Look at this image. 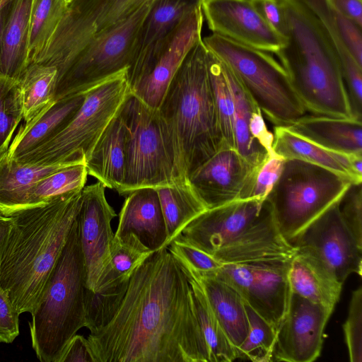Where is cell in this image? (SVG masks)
Segmentation results:
<instances>
[{
    "mask_svg": "<svg viewBox=\"0 0 362 362\" xmlns=\"http://www.w3.org/2000/svg\"><path fill=\"white\" fill-rule=\"evenodd\" d=\"M361 122L355 119L304 115L285 127L329 151L362 156Z\"/></svg>",
    "mask_w": 362,
    "mask_h": 362,
    "instance_id": "cb8c5ba5",
    "label": "cell"
},
{
    "mask_svg": "<svg viewBox=\"0 0 362 362\" xmlns=\"http://www.w3.org/2000/svg\"><path fill=\"white\" fill-rule=\"evenodd\" d=\"M199 1H201L202 0H199Z\"/></svg>",
    "mask_w": 362,
    "mask_h": 362,
    "instance_id": "11a10c76",
    "label": "cell"
},
{
    "mask_svg": "<svg viewBox=\"0 0 362 362\" xmlns=\"http://www.w3.org/2000/svg\"><path fill=\"white\" fill-rule=\"evenodd\" d=\"M249 329L243 343L237 349L238 358L254 362H269L273 358L276 332L245 302Z\"/></svg>",
    "mask_w": 362,
    "mask_h": 362,
    "instance_id": "f35d334b",
    "label": "cell"
},
{
    "mask_svg": "<svg viewBox=\"0 0 362 362\" xmlns=\"http://www.w3.org/2000/svg\"><path fill=\"white\" fill-rule=\"evenodd\" d=\"M156 0H148L128 18L89 41L57 74L54 100L81 94L127 71L139 33Z\"/></svg>",
    "mask_w": 362,
    "mask_h": 362,
    "instance_id": "30bf717a",
    "label": "cell"
},
{
    "mask_svg": "<svg viewBox=\"0 0 362 362\" xmlns=\"http://www.w3.org/2000/svg\"><path fill=\"white\" fill-rule=\"evenodd\" d=\"M249 127L251 135L268 152L269 156L276 155L272 148L274 134L268 130L259 108L252 112Z\"/></svg>",
    "mask_w": 362,
    "mask_h": 362,
    "instance_id": "f907efd6",
    "label": "cell"
},
{
    "mask_svg": "<svg viewBox=\"0 0 362 362\" xmlns=\"http://www.w3.org/2000/svg\"><path fill=\"white\" fill-rule=\"evenodd\" d=\"M202 38L172 79L158 107L175 141L187 178L226 146L221 133Z\"/></svg>",
    "mask_w": 362,
    "mask_h": 362,
    "instance_id": "277c9868",
    "label": "cell"
},
{
    "mask_svg": "<svg viewBox=\"0 0 362 362\" xmlns=\"http://www.w3.org/2000/svg\"><path fill=\"white\" fill-rule=\"evenodd\" d=\"M60 163L49 165L23 164L8 156H0V210L9 215L24 209L27 195L42 177L70 165Z\"/></svg>",
    "mask_w": 362,
    "mask_h": 362,
    "instance_id": "f546056e",
    "label": "cell"
},
{
    "mask_svg": "<svg viewBox=\"0 0 362 362\" xmlns=\"http://www.w3.org/2000/svg\"><path fill=\"white\" fill-rule=\"evenodd\" d=\"M167 247L181 267L199 274L214 273L223 265L212 255L177 238Z\"/></svg>",
    "mask_w": 362,
    "mask_h": 362,
    "instance_id": "7bdbcfd3",
    "label": "cell"
},
{
    "mask_svg": "<svg viewBox=\"0 0 362 362\" xmlns=\"http://www.w3.org/2000/svg\"><path fill=\"white\" fill-rule=\"evenodd\" d=\"M72 1L32 0L28 53L29 64L45 47Z\"/></svg>",
    "mask_w": 362,
    "mask_h": 362,
    "instance_id": "d590c367",
    "label": "cell"
},
{
    "mask_svg": "<svg viewBox=\"0 0 362 362\" xmlns=\"http://www.w3.org/2000/svg\"><path fill=\"white\" fill-rule=\"evenodd\" d=\"M84 100V93L54 100L40 115L19 128L7 151L16 160L57 135L71 120Z\"/></svg>",
    "mask_w": 362,
    "mask_h": 362,
    "instance_id": "d4e9b609",
    "label": "cell"
},
{
    "mask_svg": "<svg viewBox=\"0 0 362 362\" xmlns=\"http://www.w3.org/2000/svg\"><path fill=\"white\" fill-rule=\"evenodd\" d=\"M12 223L11 216L5 214L0 210V265Z\"/></svg>",
    "mask_w": 362,
    "mask_h": 362,
    "instance_id": "f5cc1de1",
    "label": "cell"
},
{
    "mask_svg": "<svg viewBox=\"0 0 362 362\" xmlns=\"http://www.w3.org/2000/svg\"><path fill=\"white\" fill-rule=\"evenodd\" d=\"M257 168L235 148L224 146L192 171L187 180L206 208L210 209L250 199Z\"/></svg>",
    "mask_w": 362,
    "mask_h": 362,
    "instance_id": "5bb4252c",
    "label": "cell"
},
{
    "mask_svg": "<svg viewBox=\"0 0 362 362\" xmlns=\"http://www.w3.org/2000/svg\"><path fill=\"white\" fill-rule=\"evenodd\" d=\"M273 151L285 159L296 158L316 164L349 178L352 183L362 182L353 167L355 155L349 156L329 151L289 131L283 126H274Z\"/></svg>",
    "mask_w": 362,
    "mask_h": 362,
    "instance_id": "83f0119b",
    "label": "cell"
},
{
    "mask_svg": "<svg viewBox=\"0 0 362 362\" xmlns=\"http://www.w3.org/2000/svg\"><path fill=\"white\" fill-rule=\"evenodd\" d=\"M182 269L194 274L201 282L216 318L237 351L249 329L243 298L233 288L214 276Z\"/></svg>",
    "mask_w": 362,
    "mask_h": 362,
    "instance_id": "f1b7e54d",
    "label": "cell"
},
{
    "mask_svg": "<svg viewBox=\"0 0 362 362\" xmlns=\"http://www.w3.org/2000/svg\"><path fill=\"white\" fill-rule=\"evenodd\" d=\"M351 362L362 361V288L352 292L347 318L343 325Z\"/></svg>",
    "mask_w": 362,
    "mask_h": 362,
    "instance_id": "ee69618b",
    "label": "cell"
},
{
    "mask_svg": "<svg viewBox=\"0 0 362 362\" xmlns=\"http://www.w3.org/2000/svg\"><path fill=\"white\" fill-rule=\"evenodd\" d=\"M296 252V247L281 234L271 208L264 200L257 218L212 256L226 264L269 256L293 257Z\"/></svg>",
    "mask_w": 362,
    "mask_h": 362,
    "instance_id": "44dd1931",
    "label": "cell"
},
{
    "mask_svg": "<svg viewBox=\"0 0 362 362\" xmlns=\"http://www.w3.org/2000/svg\"><path fill=\"white\" fill-rule=\"evenodd\" d=\"M264 202L257 198L239 199L206 209L191 221L176 238L212 255L257 218Z\"/></svg>",
    "mask_w": 362,
    "mask_h": 362,
    "instance_id": "d6986e66",
    "label": "cell"
},
{
    "mask_svg": "<svg viewBox=\"0 0 362 362\" xmlns=\"http://www.w3.org/2000/svg\"><path fill=\"white\" fill-rule=\"evenodd\" d=\"M133 233L153 252L165 247L167 233L157 192L143 187L127 194L115 236Z\"/></svg>",
    "mask_w": 362,
    "mask_h": 362,
    "instance_id": "7402d4cb",
    "label": "cell"
},
{
    "mask_svg": "<svg viewBox=\"0 0 362 362\" xmlns=\"http://www.w3.org/2000/svg\"><path fill=\"white\" fill-rule=\"evenodd\" d=\"M148 0H73L45 47L33 63L57 74L93 37L119 23Z\"/></svg>",
    "mask_w": 362,
    "mask_h": 362,
    "instance_id": "8fae6325",
    "label": "cell"
},
{
    "mask_svg": "<svg viewBox=\"0 0 362 362\" xmlns=\"http://www.w3.org/2000/svg\"><path fill=\"white\" fill-rule=\"evenodd\" d=\"M291 292L333 311L343 284L313 256L296 250L288 271Z\"/></svg>",
    "mask_w": 362,
    "mask_h": 362,
    "instance_id": "4316f807",
    "label": "cell"
},
{
    "mask_svg": "<svg viewBox=\"0 0 362 362\" xmlns=\"http://www.w3.org/2000/svg\"><path fill=\"white\" fill-rule=\"evenodd\" d=\"M23 114L19 82L0 77V156L8 151Z\"/></svg>",
    "mask_w": 362,
    "mask_h": 362,
    "instance_id": "60d3db41",
    "label": "cell"
},
{
    "mask_svg": "<svg viewBox=\"0 0 362 362\" xmlns=\"http://www.w3.org/2000/svg\"><path fill=\"white\" fill-rule=\"evenodd\" d=\"M280 1L286 41L276 54L306 111L354 119L338 55L322 23L300 0Z\"/></svg>",
    "mask_w": 362,
    "mask_h": 362,
    "instance_id": "3957f363",
    "label": "cell"
},
{
    "mask_svg": "<svg viewBox=\"0 0 362 362\" xmlns=\"http://www.w3.org/2000/svg\"><path fill=\"white\" fill-rule=\"evenodd\" d=\"M160 202L167 233V247L194 218L207 209L188 182L155 188Z\"/></svg>",
    "mask_w": 362,
    "mask_h": 362,
    "instance_id": "4dcf8cb0",
    "label": "cell"
},
{
    "mask_svg": "<svg viewBox=\"0 0 362 362\" xmlns=\"http://www.w3.org/2000/svg\"><path fill=\"white\" fill-rule=\"evenodd\" d=\"M293 257L269 256L223 264L211 274L233 288L276 332L285 316L291 290L288 271Z\"/></svg>",
    "mask_w": 362,
    "mask_h": 362,
    "instance_id": "7c38bea8",
    "label": "cell"
},
{
    "mask_svg": "<svg viewBox=\"0 0 362 362\" xmlns=\"http://www.w3.org/2000/svg\"><path fill=\"white\" fill-rule=\"evenodd\" d=\"M88 175L85 163H78L42 177L29 191L24 209L42 204L59 194L83 188Z\"/></svg>",
    "mask_w": 362,
    "mask_h": 362,
    "instance_id": "74e56055",
    "label": "cell"
},
{
    "mask_svg": "<svg viewBox=\"0 0 362 362\" xmlns=\"http://www.w3.org/2000/svg\"><path fill=\"white\" fill-rule=\"evenodd\" d=\"M199 0H156L139 33L127 71L132 86L165 49L180 24L199 6Z\"/></svg>",
    "mask_w": 362,
    "mask_h": 362,
    "instance_id": "ffe728a7",
    "label": "cell"
},
{
    "mask_svg": "<svg viewBox=\"0 0 362 362\" xmlns=\"http://www.w3.org/2000/svg\"><path fill=\"white\" fill-rule=\"evenodd\" d=\"M183 270L192 286L197 317L209 350L210 362H231L237 359L236 349L216 318L201 282L194 274Z\"/></svg>",
    "mask_w": 362,
    "mask_h": 362,
    "instance_id": "836d02e7",
    "label": "cell"
},
{
    "mask_svg": "<svg viewBox=\"0 0 362 362\" xmlns=\"http://www.w3.org/2000/svg\"><path fill=\"white\" fill-rule=\"evenodd\" d=\"M13 0H0V11L3 8L6 4L12 1Z\"/></svg>",
    "mask_w": 362,
    "mask_h": 362,
    "instance_id": "db71d44e",
    "label": "cell"
},
{
    "mask_svg": "<svg viewBox=\"0 0 362 362\" xmlns=\"http://www.w3.org/2000/svg\"><path fill=\"white\" fill-rule=\"evenodd\" d=\"M116 216L107 201L105 186L99 181L84 186L78 214L80 239L85 267L86 288L95 291L110 258L115 233L111 221Z\"/></svg>",
    "mask_w": 362,
    "mask_h": 362,
    "instance_id": "2e32d148",
    "label": "cell"
},
{
    "mask_svg": "<svg viewBox=\"0 0 362 362\" xmlns=\"http://www.w3.org/2000/svg\"><path fill=\"white\" fill-rule=\"evenodd\" d=\"M19 315L0 280V343H11L18 336Z\"/></svg>",
    "mask_w": 362,
    "mask_h": 362,
    "instance_id": "7dc6e473",
    "label": "cell"
},
{
    "mask_svg": "<svg viewBox=\"0 0 362 362\" xmlns=\"http://www.w3.org/2000/svg\"><path fill=\"white\" fill-rule=\"evenodd\" d=\"M119 112L127 129V160L119 194L188 182L170 130L158 110L130 94Z\"/></svg>",
    "mask_w": 362,
    "mask_h": 362,
    "instance_id": "8992f818",
    "label": "cell"
},
{
    "mask_svg": "<svg viewBox=\"0 0 362 362\" xmlns=\"http://www.w3.org/2000/svg\"><path fill=\"white\" fill-rule=\"evenodd\" d=\"M86 339L93 362H210L189 277L168 247L135 269L112 317Z\"/></svg>",
    "mask_w": 362,
    "mask_h": 362,
    "instance_id": "6da1fadb",
    "label": "cell"
},
{
    "mask_svg": "<svg viewBox=\"0 0 362 362\" xmlns=\"http://www.w3.org/2000/svg\"><path fill=\"white\" fill-rule=\"evenodd\" d=\"M338 14L362 27V0H327Z\"/></svg>",
    "mask_w": 362,
    "mask_h": 362,
    "instance_id": "816d5d0a",
    "label": "cell"
},
{
    "mask_svg": "<svg viewBox=\"0 0 362 362\" xmlns=\"http://www.w3.org/2000/svg\"><path fill=\"white\" fill-rule=\"evenodd\" d=\"M285 160L277 155L272 156L257 168L252 184L250 199L257 198L265 200L281 173Z\"/></svg>",
    "mask_w": 362,
    "mask_h": 362,
    "instance_id": "bcb514c9",
    "label": "cell"
},
{
    "mask_svg": "<svg viewBox=\"0 0 362 362\" xmlns=\"http://www.w3.org/2000/svg\"><path fill=\"white\" fill-rule=\"evenodd\" d=\"M126 160L127 129L119 111L97 140L85 165L88 175L119 193L124 180Z\"/></svg>",
    "mask_w": 362,
    "mask_h": 362,
    "instance_id": "603a6c76",
    "label": "cell"
},
{
    "mask_svg": "<svg viewBox=\"0 0 362 362\" xmlns=\"http://www.w3.org/2000/svg\"><path fill=\"white\" fill-rule=\"evenodd\" d=\"M351 183L349 178L324 167L286 159L265 201L281 234L292 244L308 225L339 202Z\"/></svg>",
    "mask_w": 362,
    "mask_h": 362,
    "instance_id": "ba28073f",
    "label": "cell"
},
{
    "mask_svg": "<svg viewBox=\"0 0 362 362\" xmlns=\"http://www.w3.org/2000/svg\"><path fill=\"white\" fill-rule=\"evenodd\" d=\"M338 203L308 225L292 244L297 251L319 260L344 284L350 274H362V245L343 221Z\"/></svg>",
    "mask_w": 362,
    "mask_h": 362,
    "instance_id": "4fadbf2b",
    "label": "cell"
},
{
    "mask_svg": "<svg viewBox=\"0 0 362 362\" xmlns=\"http://www.w3.org/2000/svg\"><path fill=\"white\" fill-rule=\"evenodd\" d=\"M57 79V70L54 66L35 63L28 66L19 82L25 123L53 104Z\"/></svg>",
    "mask_w": 362,
    "mask_h": 362,
    "instance_id": "e575fe53",
    "label": "cell"
},
{
    "mask_svg": "<svg viewBox=\"0 0 362 362\" xmlns=\"http://www.w3.org/2000/svg\"><path fill=\"white\" fill-rule=\"evenodd\" d=\"M318 18L327 32L339 57L342 76L353 79L362 74V66L352 57L343 44L339 30L343 18L333 11L327 0H300Z\"/></svg>",
    "mask_w": 362,
    "mask_h": 362,
    "instance_id": "ab89813d",
    "label": "cell"
},
{
    "mask_svg": "<svg viewBox=\"0 0 362 362\" xmlns=\"http://www.w3.org/2000/svg\"><path fill=\"white\" fill-rule=\"evenodd\" d=\"M333 311L291 293L277 331L273 358L279 361L312 362L320 356L325 325Z\"/></svg>",
    "mask_w": 362,
    "mask_h": 362,
    "instance_id": "9a60e30c",
    "label": "cell"
},
{
    "mask_svg": "<svg viewBox=\"0 0 362 362\" xmlns=\"http://www.w3.org/2000/svg\"><path fill=\"white\" fill-rule=\"evenodd\" d=\"M209 29L239 44L276 54L286 39L262 18L250 0H202Z\"/></svg>",
    "mask_w": 362,
    "mask_h": 362,
    "instance_id": "e0dca14e",
    "label": "cell"
},
{
    "mask_svg": "<svg viewBox=\"0 0 362 362\" xmlns=\"http://www.w3.org/2000/svg\"><path fill=\"white\" fill-rule=\"evenodd\" d=\"M82 189L11 214L0 280L18 313L36 306L78 214Z\"/></svg>",
    "mask_w": 362,
    "mask_h": 362,
    "instance_id": "7a4b0ae2",
    "label": "cell"
},
{
    "mask_svg": "<svg viewBox=\"0 0 362 362\" xmlns=\"http://www.w3.org/2000/svg\"><path fill=\"white\" fill-rule=\"evenodd\" d=\"M85 290L77 215L42 296L30 313L32 346L40 361L58 362L71 337L86 327Z\"/></svg>",
    "mask_w": 362,
    "mask_h": 362,
    "instance_id": "5b68a950",
    "label": "cell"
},
{
    "mask_svg": "<svg viewBox=\"0 0 362 362\" xmlns=\"http://www.w3.org/2000/svg\"><path fill=\"white\" fill-rule=\"evenodd\" d=\"M127 71L85 92L81 106L61 132L16 160L32 165L85 163L97 140L131 94Z\"/></svg>",
    "mask_w": 362,
    "mask_h": 362,
    "instance_id": "9c48e42d",
    "label": "cell"
},
{
    "mask_svg": "<svg viewBox=\"0 0 362 362\" xmlns=\"http://www.w3.org/2000/svg\"><path fill=\"white\" fill-rule=\"evenodd\" d=\"M224 66L235 105V148L252 167L259 168L270 156L250 132L251 115L259 107L234 74L228 66Z\"/></svg>",
    "mask_w": 362,
    "mask_h": 362,
    "instance_id": "1f68e13d",
    "label": "cell"
},
{
    "mask_svg": "<svg viewBox=\"0 0 362 362\" xmlns=\"http://www.w3.org/2000/svg\"><path fill=\"white\" fill-rule=\"evenodd\" d=\"M204 20L200 5L180 24L165 49L129 88L132 95L148 107L158 109L185 58L202 39Z\"/></svg>",
    "mask_w": 362,
    "mask_h": 362,
    "instance_id": "ac0fdd59",
    "label": "cell"
},
{
    "mask_svg": "<svg viewBox=\"0 0 362 362\" xmlns=\"http://www.w3.org/2000/svg\"><path fill=\"white\" fill-rule=\"evenodd\" d=\"M207 51L208 71L221 133L224 144L230 148H235V105L225 66L214 54L208 49Z\"/></svg>",
    "mask_w": 362,
    "mask_h": 362,
    "instance_id": "8d00e7d4",
    "label": "cell"
},
{
    "mask_svg": "<svg viewBox=\"0 0 362 362\" xmlns=\"http://www.w3.org/2000/svg\"><path fill=\"white\" fill-rule=\"evenodd\" d=\"M206 49L234 74L267 119L286 127L305 115L283 66L268 52L216 34L202 39Z\"/></svg>",
    "mask_w": 362,
    "mask_h": 362,
    "instance_id": "52a82bcc",
    "label": "cell"
},
{
    "mask_svg": "<svg viewBox=\"0 0 362 362\" xmlns=\"http://www.w3.org/2000/svg\"><path fill=\"white\" fill-rule=\"evenodd\" d=\"M338 204L346 226L362 245V182L351 183Z\"/></svg>",
    "mask_w": 362,
    "mask_h": 362,
    "instance_id": "f6af8a7d",
    "label": "cell"
},
{
    "mask_svg": "<svg viewBox=\"0 0 362 362\" xmlns=\"http://www.w3.org/2000/svg\"><path fill=\"white\" fill-rule=\"evenodd\" d=\"M128 282L100 291H92L86 288V327L90 333L96 332L110 320L124 297Z\"/></svg>",
    "mask_w": 362,
    "mask_h": 362,
    "instance_id": "b9f144b4",
    "label": "cell"
},
{
    "mask_svg": "<svg viewBox=\"0 0 362 362\" xmlns=\"http://www.w3.org/2000/svg\"><path fill=\"white\" fill-rule=\"evenodd\" d=\"M250 2L266 23L285 38L286 23L281 1L250 0Z\"/></svg>",
    "mask_w": 362,
    "mask_h": 362,
    "instance_id": "c3c4849f",
    "label": "cell"
},
{
    "mask_svg": "<svg viewBox=\"0 0 362 362\" xmlns=\"http://www.w3.org/2000/svg\"><path fill=\"white\" fill-rule=\"evenodd\" d=\"M153 252L133 233L114 235L110 245V258L103 272L95 291L116 287L127 282L135 269Z\"/></svg>",
    "mask_w": 362,
    "mask_h": 362,
    "instance_id": "d6a6232c",
    "label": "cell"
},
{
    "mask_svg": "<svg viewBox=\"0 0 362 362\" xmlns=\"http://www.w3.org/2000/svg\"><path fill=\"white\" fill-rule=\"evenodd\" d=\"M58 362H93L87 339L74 335L64 347Z\"/></svg>",
    "mask_w": 362,
    "mask_h": 362,
    "instance_id": "681fc988",
    "label": "cell"
},
{
    "mask_svg": "<svg viewBox=\"0 0 362 362\" xmlns=\"http://www.w3.org/2000/svg\"><path fill=\"white\" fill-rule=\"evenodd\" d=\"M32 0H13L5 19L0 45V77L16 82L28 63Z\"/></svg>",
    "mask_w": 362,
    "mask_h": 362,
    "instance_id": "484cf974",
    "label": "cell"
}]
</instances>
